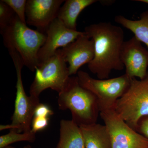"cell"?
Masks as SVG:
<instances>
[{"mask_svg": "<svg viewBox=\"0 0 148 148\" xmlns=\"http://www.w3.org/2000/svg\"><path fill=\"white\" fill-rule=\"evenodd\" d=\"M9 6L20 20L27 24L26 18V0H2Z\"/></svg>", "mask_w": 148, "mask_h": 148, "instance_id": "obj_18", "label": "cell"}, {"mask_svg": "<svg viewBox=\"0 0 148 148\" xmlns=\"http://www.w3.org/2000/svg\"><path fill=\"white\" fill-rule=\"evenodd\" d=\"M36 140V133L32 131L19 133L15 130H11L9 133L0 137V148L10 145L13 143L19 142L34 143Z\"/></svg>", "mask_w": 148, "mask_h": 148, "instance_id": "obj_17", "label": "cell"}, {"mask_svg": "<svg viewBox=\"0 0 148 148\" xmlns=\"http://www.w3.org/2000/svg\"><path fill=\"white\" fill-rule=\"evenodd\" d=\"M53 114V111L49 106L40 103L36 108L34 116L49 118Z\"/></svg>", "mask_w": 148, "mask_h": 148, "instance_id": "obj_21", "label": "cell"}, {"mask_svg": "<svg viewBox=\"0 0 148 148\" xmlns=\"http://www.w3.org/2000/svg\"><path fill=\"white\" fill-rule=\"evenodd\" d=\"M114 110L125 122L136 131L139 121L148 115V71L142 79L133 78Z\"/></svg>", "mask_w": 148, "mask_h": 148, "instance_id": "obj_6", "label": "cell"}, {"mask_svg": "<svg viewBox=\"0 0 148 148\" xmlns=\"http://www.w3.org/2000/svg\"><path fill=\"white\" fill-rule=\"evenodd\" d=\"M49 118L34 116L31 125V131L35 133L42 131L48 126Z\"/></svg>", "mask_w": 148, "mask_h": 148, "instance_id": "obj_20", "label": "cell"}, {"mask_svg": "<svg viewBox=\"0 0 148 148\" xmlns=\"http://www.w3.org/2000/svg\"><path fill=\"white\" fill-rule=\"evenodd\" d=\"M35 71L34 79L30 87V95L37 98H39L41 93L48 88L59 94L66 87L71 77L61 49L40 64Z\"/></svg>", "mask_w": 148, "mask_h": 148, "instance_id": "obj_5", "label": "cell"}, {"mask_svg": "<svg viewBox=\"0 0 148 148\" xmlns=\"http://www.w3.org/2000/svg\"><path fill=\"white\" fill-rule=\"evenodd\" d=\"M21 148H33L30 145H27L24 146V147Z\"/></svg>", "mask_w": 148, "mask_h": 148, "instance_id": "obj_24", "label": "cell"}, {"mask_svg": "<svg viewBox=\"0 0 148 148\" xmlns=\"http://www.w3.org/2000/svg\"><path fill=\"white\" fill-rule=\"evenodd\" d=\"M116 23L130 30L140 42L145 44L148 49V10L141 14L138 20H132L121 15L114 18Z\"/></svg>", "mask_w": 148, "mask_h": 148, "instance_id": "obj_16", "label": "cell"}, {"mask_svg": "<svg viewBox=\"0 0 148 148\" xmlns=\"http://www.w3.org/2000/svg\"><path fill=\"white\" fill-rule=\"evenodd\" d=\"M110 133L112 148H148V139L130 127L114 109L100 112Z\"/></svg>", "mask_w": 148, "mask_h": 148, "instance_id": "obj_8", "label": "cell"}, {"mask_svg": "<svg viewBox=\"0 0 148 148\" xmlns=\"http://www.w3.org/2000/svg\"><path fill=\"white\" fill-rule=\"evenodd\" d=\"M56 148H85L80 127L72 119L60 121V137Z\"/></svg>", "mask_w": 148, "mask_h": 148, "instance_id": "obj_14", "label": "cell"}, {"mask_svg": "<svg viewBox=\"0 0 148 148\" xmlns=\"http://www.w3.org/2000/svg\"><path fill=\"white\" fill-rule=\"evenodd\" d=\"M57 103L60 110L70 111L72 120L79 126L97 123L100 114L98 99L80 85L77 76L70 77L66 87L58 94Z\"/></svg>", "mask_w": 148, "mask_h": 148, "instance_id": "obj_3", "label": "cell"}, {"mask_svg": "<svg viewBox=\"0 0 148 148\" xmlns=\"http://www.w3.org/2000/svg\"><path fill=\"white\" fill-rule=\"evenodd\" d=\"M8 50L16 70V98L11 123L1 125L0 131L10 129L15 130L19 133L30 132L35 110L40 103L39 98L27 95L24 90L21 74L22 69L24 66V62L16 51L11 49Z\"/></svg>", "mask_w": 148, "mask_h": 148, "instance_id": "obj_4", "label": "cell"}, {"mask_svg": "<svg viewBox=\"0 0 148 148\" xmlns=\"http://www.w3.org/2000/svg\"><path fill=\"white\" fill-rule=\"evenodd\" d=\"M136 1L140 2L145 3L148 4V0H136Z\"/></svg>", "mask_w": 148, "mask_h": 148, "instance_id": "obj_23", "label": "cell"}, {"mask_svg": "<svg viewBox=\"0 0 148 148\" xmlns=\"http://www.w3.org/2000/svg\"><path fill=\"white\" fill-rule=\"evenodd\" d=\"M121 58L125 69V73L131 78L143 79L148 71V49L142 42L132 37L125 41L121 54Z\"/></svg>", "mask_w": 148, "mask_h": 148, "instance_id": "obj_10", "label": "cell"}, {"mask_svg": "<svg viewBox=\"0 0 148 148\" xmlns=\"http://www.w3.org/2000/svg\"><path fill=\"white\" fill-rule=\"evenodd\" d=\"M84 32L93 40L94 57L88 68L98 79L109 78L113 70L124 68L121 58L124 33L121 27L110 22H100L86 27Z\"/></svg>", "mask_w": 148, "mask_h": 148, "instance_id": "obj_1", "label": "cell"}, {"mask_svg": "<svg viewBox=\"0 0 148 148\" xmlns=\"http://www.w3.org/2000/svg\"><path fill=\"white\" fill-rule=\"evenodd\" d=\"M77 75L80 85L96 96L100 112L114 109L117 101L127 90L132 79L125 74L112 79H95L82 71Z\"/></svg>", "mask_w": 148, "mask_h": 148, "instance_id": "obj_7", "label": "cell"}, {"mask_svg": "<svg viewBox=\"0 0 148 148\" xmlns=\"http://www.w3.org/2000/svg\"><path fill=\"white\" fill-rule=\"evenodd\" d=\"M45 34L46 40L38 53V66L54 55L58 49L73 42L84 32L68 29L57 18L49 25Z\"/></svg>", "mask_w": 148, "mask_h": 148, "instance_id": "obj_9", "label": "cell"}, {"mask_svg": "<svg viewBox=\"0 0 148 148\" xmlns=\"http://www.w3.org/2000/svg\"><path fill=\"white\" fill-rule=\"evenodd\" d=\"M97 0H66L61 7L57 18L67 28L77 30V20L80 13L87 7L97 2Z\"/></svg>", "mask_w": 148, "mask_h": 148, "instance_id": "obj_15", "label": "cell"}, {"mask_svg": "<svg viewBox=\"0 0 148 148\" xmlns=\"http://www.w3.org/2000/svg\"><path fill=\"white\" fill-rule=\"evenodd\" d=\"M136 131L148 139V115L143 117L140 120Z\"/></svg>", "mask_w": 148, "mask_h": 148, "instance_id": "obj_22", "label": "cell"}, {"mask_svg": "<svg viewBox=\"0 0 148 148\" xmlns=\"http://www.w3.org/2000/svg\"><path fill=\"white\" fill-rule=\"evenodd\" d=\"M2 148H16L14 147H12V146H11L10 145L7 146V147H4Z\"/></svg>", "mask_w": 148, "mask_h": 148, "instance_id": "obj_25", "label": "cell"}, {"mask_svg": "<svg viewBox=\"0 0 148 148\" xmlns=\"http://www.w3.org/2000/svg\"><path fill=\"white\" fill-rule=\"evenodd\" d=\"M1 34L5 46L17 52L24 66L35 71L38 66V53L46 40V34L30 29L15 14Z\"/></svg>", "mask_w": 148, "mask_h": 148, "instance_id": "obj_2", "label": "cell"}, {"mask_svg": "<svg viewBox=\"0 0 148 148\" xmlns=\"http://www.w3.org/2000/svg\"><path fill=\"white\" fill-rule=\"evenodd\" d=\"M64 0H28L26 7L27 23L46 33L50 24L57 18Z\"/></svg>", "mask_w": 148, "mask_h": 148, "instance_id": "obj_11", "label": "cell"}, {"mask_svg": "<svg viewBox=\"0 0 148 148\" xmlns=\"http://www.w3.org/2000/svg\"><path fill=\"white\" fill-rule=\"evenodd\" d=\"M12 9L6 4L0 1V32L2 33L4 29L9 24L11 20L15 15Z\"/></svg>", "mask_w": 148, "mask_h": 148, "instance_id": "obj_19", "label": "cell"}, {"mask_svg": "<svg viewBox=\"0 0 148 148\" xmlns=\"http://www.w3.org/2000/svg\"><path fill=\"white\" fill-rule=\"evenodd\" d=\"M61 50L65 61L69 64L70 76L77 74L80 68L89 64L94 57L93 40L84 32L73 42Z\"/></svg>", "mask_w": 148, "mask_h": 148, "instance_id": "obj_12", "label": "cell"}, {"mask_svg": "<svg viewBox=\"0 0 148 148\" xmlns=\"http://www.w3.org/2000/svg\"><path fill=\"white\" fill-rule=\"evenodd\" d=\"M85 148H112V141L105 125L95 123L80 125Z\"/></svg>", "mask_w": 148, "mask_h": 148, "instance_id": "obj_13", "label": "cell"}]
</instances>
